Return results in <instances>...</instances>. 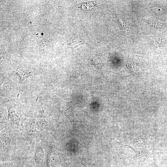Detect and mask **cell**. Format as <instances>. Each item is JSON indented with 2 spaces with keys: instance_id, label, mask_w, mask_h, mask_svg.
Listing matches in <instances>:
<instances>
[{
  "instance_id": "obj_1",
  "label": "cell",
  "mask_w": 167,
  "mask_h": 167,
  "mask_svg": "<svg viewBox=\"0 0 167 167\" xmlns=\"http://www.w3.org/2000/svg\"><path fill=\"white\" fill-rule=\"evenodd\" d=\"M56 107L71 121V123H76L78 121L73 114L74 103L72 101H65L57 97L56 98Z\"/></svg>"
},
{
  "instance_id": "obj_2",
  "label": "cell",
  "mask_w": 167,
  "mask_h": 167,
  "mask_svg": "<svg viewBox=\"0 0 167 167\" xmlns=\"http://www.w3.org/2000/svg\"><path fill=\"white\" fill-rule=\"evenodd\" d=\"M16 105H10L8 107V111L9 115L12 121L17 124L19 123L20 114L19 110L16 107Z\"/></svg>"
},
{
  "instance_id": "obj_3",
  "label": "cell",
  "mask_w": 167,
  "mask_h": 167,
  "mask_svg": "<svg viewBox=\"0 0 167 167\" xmlns=\"http://www.w3.org/2000/svg\"><path fill=\"white\" fill-rule=\"evenodd\" d=\"M69 41V46L73 49L76 48L79 45L85 43L84 38L83 37L75 36L71 38Z\"/></svg>"
},
{
  "instance_id": "obj_4",
  "label": "cell",
  "mask_w": 167,
  "mask_h": 167,
  "mask_svg": "<svg viewBox=\"0 0 167 167\" xmlns=\"http://www.w3.org/2000/svg\"><path fill=\"white\" fill-rule=\"evenodd\" d=\"M16 73L19 75L21 81H24L30 76H34L35 75L33 72L22 68L18 69Z\"/></svg>"
},
{
  "instance_id": "obj_5",
  "label": "cell",
  "mask_w": 167,
  "mask_h": 167,
  "mask_svg": "<svg viewBox=\"0 0 167 167\" xmlns=\"http://www.w3.org/2000/svg\"><path fill=\"white\" fill-rule=\"evenodd\" d=\"M93 63L96 66L99 67L103 68L102 65L101 61L100 58H98L96 59H93Z\"/></svg>"
},
{
  "instance_id": "obj_6",
  "label": "cell",
  "mask_w": 167,
  "mask_h": 167,
  "mask_svg": "<svg viewBox=\"0 0 167 167\" xmlns=\"http://www.w3.org/2000/svg\"><path fill=\"white\" fill-rule=\"evenodd\" d=\"M118 20L119 22L123 26V25H122L123 22L121 20V19L120 18V17H119V16H118Z\"/></svg>"
},
{
  "instance_id": "obj_7",
  "label": "cell",
  "mask_w": 167,
  "mask_h": 167,
  "mask_svg": "<svg viewBox=\"0 0 167 167\" xmlns=\"http://www.w3.org/2000/svg\"><path fill=\"white\" fill-rule=\"evenodd\" d=\"M84 165V167H87V166H86L85 165Z\"/></svg>"
}]
</instances>
